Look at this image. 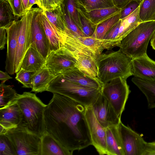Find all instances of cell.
<instances>
[{
  "instance_id": "obj_1",
  "label": "cell",
  "mask_w": 155,
  "mask_h": 155,
  "mask_svg": "<svg viewBox=\"0 0 155 155\" xmlns=\"http://www.w3.org/2000/svg\"><path fill=\"white\" fill-rule=\"evenodd\" d=\"M53 94L44 112L46 131L70 155L92 145L85 116L86 107L67 96Z\"/></svg>"
},
{
  "instance_id": "obj_2",
  "label": "cell",
  "mask_w": 155,
  "mask_h": 155,
  "mask_svg": "<svg viewBox=\"0 0 155 155\" xmlns=\"http://www.w3.org/2000/svg\"><path fill=\"white\" fill-rule=\"evenodd\" d=\"M15 101L21 115V122L18 127L41 137L46 131L44 112L47 105L35 94L30 92L18 94Z\"/></svg>"
},
{
  "instance_id": "obj_3",
  "label": "cell",
  "mask_w": 155,
  "mask_h": 155,
  "mask_svg": "<svg viewBox=\"0 0 155 155\" xmlns=\"http://www.w3.org/2000/svg\"><path fill=\"white\" fill-rule=\"evenodd\" d=\"M132 58L120 49L102 53L96 58L97 78L104 84L118 77L132 75Z\"/></svg>"
},
{
  "instance_id": "obj_4",
  "label": "cell",
  "mask_w": 155,
  "mask_h": 155,
  "mask_svg": "<svg viewBox=\"0 0 155 155\" xmlns=\"http://www.w3.org/2000/svg\"><path fill=\"white\" fill-rule=\"evenodd\" d=\"M155 32V21L142 22L122 39L120 49L132 59L142 56Z\"/></svg>"
},
{
  "instance_id": "obj_5",
  "label": "cell",
  "mask_w": 155,
  "mask_h": 155,
  "mask_svg": "<svg viewBox=\"0 0 155 155\" xmlns=\"http://www.w3.org/2000/svg\"><path fill=\"white\" fill-rule=\"evenodd\" d=\"M63 47L70 51H75L96 59L104 50H110L115 47L120 48L121 42L100 39L92 37H81L59 31Z\"/></svg>"
},
{
  "instance_id": "obj_6",
  "label": "cell",
  "mask_w": 155,
  "mask_h": 155,
  "mask_svg": "<svg viewBox=\"0 0 155 155\" xmlns=\"http://www.w3.org/2000/svg\"><path fill=\"white\" fill-rule=\"evenodd\" d=\"M101 90L73 83L60 74L56 76L51 81L46 91L67 96L87 107L91 105Z\"/></svg>"
},
{
  "instance_id": "obj_7",
  "label": "cell",
  "mask_w": 155,
  "mask_h": 155,
  "mask_svg": "<svg viewBox=\"0 0 155 155\" xmlns=\"http://www.w3.org/2000/svg\"><path fill=\"white\" fill-rule=\"evenodd\" d=\"M10 141L15 155H41V137L19 128L5 134Z\"/></svg>"
},
{
  "instance_id": "obj_8",
  "label": "cell",
  "mask_w": 155,
  "mask_h": 155,
  "mask_svg": "<svg viewBox=\"0 0 155 155\" xmlns=\"http://www.w3.org/2000/svg\"><path fill=\"white\" fill-rule=\"evenodd\" d=\"M126 80L117 77L104 84L101 90L120 119L130 92Z\"/></svg>"
},
{
  "instance_id": "obj_9",
  "label": "cell",
  "mask_w": 155,
  "mask_h": 155,
  "mask_svg": "<svg viewBox=\"0 0 155 155\" xmlns=\"http://www.w3.org/2000/svg\"><path fill=\"white\" fill-rule=\"evenodd\" d=\"M35 8L27 12L17 20L18 31L17 51L15 64V73L20 69V66L27 51L30 46L31 29Z\"/></svg>"
},
{
  "instance_id": "obj_10",
  "label": "cell",
  "mask_w": 155,
  "mask_h": 155,
  "mask_svg": "<svg viewBox=\"0 0 155 155\" xmlns=\"http://www.w3.org/2000/svg\"><path fill=\"white\" fill-rule=\"evenodd\" d=\"M45 64L49 71L56 76L76 67L77 62L71 51L63 47L50 51Z\"/></svg>"
},
{
  "instance_id": "obj_11",
  "label": "cell",
  "mask_w": 155,
  "mask_h": 155,
  "mask_svg": "<svg viewBox=\"0 0 155 155\" xmlns=\"http://www.w3.org/2000/svg\"><path fill=\"white\" fill-rule=\"evenodd\" d=\"M91 106L97 120L104 128L118 125L121 121L109 101L101 91Z\"/></svg>"
},
{
  "instance_id": "obj_12",
  "label": "cell",
  "mask_w": 155,
  "mask_h": 155,
  "mask_svg": "<svg viewBox=\"0 0 155 155\" xmlns=\"http://www.w3.org/2000/svg\"><path fill=\"white\" fill-rule=\"evenodd\" d=\"M85 116L92 145L94 146L100 155H107L105 128L97 120L91 106L86 107Z\"/></svg>"
},
{
  "instance_id": "obj_13",
  "label": "cell",
  "mask_w": 155,
  "mask_h": 155,
  "mask_svg": "<svg viewBox=\"0 0 155 155\" xmlns=\"http://www.w3.org/2000/svg\"><path fill=\"white\" fill-rule=\"evenodd\" d=\"M118 127L125 155H142L146 142L142 137L121 121Z\"/></svg>"
},
{
  "instance_id": "obj_14",
  "label": "cell",
  "mask_w": 155,
  "mask_h": 155,
  "mask_svg": "<svg viewBox=\"0 0 155 155\" xmlns=\"http://www.w3.org/2000/svg\"><path fill=\"white\" fill-rule=\"evenodd\" d=\"M41 8H35L31 29L30 46L37 50L46 59L49 52V44L39 15Z\"/></svg>"
},
{
  "instance_id": "obj_15",
  "label": "cell",
  "mask_w": 155,
  "mask_h": 155,
  "mask_svg": "<svg viewBox=\"0 0 155 155\" xmlns=\"http://www.w3.org/2000/svg\"><path fill=\"white\" fill-rule=\"evenodd\" d=\"M18 19L5 28L7 38V51L5 68L6 71L11 75L15 73V64L18 31Z\"/></svg>"
},
{
  "instance_id": "obj_16",
  "label": "cell",
  "mask_w": 155,
  "mask_h": 155,
  "mask_svg": "<svg viewBox=\"0 0 155 155\" xmlns=\"http://www.w3.org/2000/svg\"><path fill=\"white\" fill-rule=\"evenodd\" d=\"M21 119V111L15 101L0 108V135L5 134L8 130L18 127Z\"/></svg>"
},
{
  "instance_id": "obj_17",
  "label": "cell",
  "mask_w": 155,
  "mask_h": 155,
  "mask_svg": "<svg viewBox=\"0 0 155 155\" xmlns=\"http://www.w3.org/2000/svg\"><path fill=\"white\" fill-rule=\"evenodd\" d=\"M131 72L132 75L135 77L147 80H155V61L147 54L132 59Z\"/></svg>"
},
{
  "instance_id": "obj_18",
  "label": "cell",
  "mask_w": 155,
  "mask_h": 155,
  "mask_svg": "<svg viewBox=\"0 0 155 155\" xmlns=\"http://www.w3.org/2000/svg\"><path fill=\"white\" fill-rule=\"evenodd\" d=\"M76 60V67L87 76L98 81V71L96 59L82 52L70 51Z\"/></svg>"
},
{
  "instance_id": "obj_19",
  "label": "cell",
  "mask_w": 155,
  "mask_h": 155,
  "mask_svg": "<svg viewBox=\"0 0 155 155\" xmlns=\"http://www.w3.org/2000/svg\"><path fill=\"white\" fill-rule=\"evenodd\" d=\"M106 143L107 155H125L118 125L106 128Z\"/></svg>"
},
{
  "instance_id": "obj_20",
  "label": "cell",
  "mask_w": 155,
  "mask_h": 155,
  "mask_svg": "<svg viewBox=\"0 0 155 155\" xmlns=\"http://www.w3.org/2000/svg\"><path fill=\"white\" fill-rule=\"evenodd\" d=\"M66 79L73 83L97 89H101L104 84L86 75L76 67L62 74Z\"/></svg>"
},
{
  "instance_id": "obj_21",
  "label": "cell",
  "mask_w": 155,
  "mask_h": 155,
  "mask_svg": "<svg viewBox=\"0 0 155 155\" xmlns=\"http://www.w3.org/2000/svg\"><path fill=\"white\" fill-rule=\"evenodd\" d=\"M39 18L49 43V52L63 47L59 30L49 21L41 9L40 12Z\"/></svg>"
},
{
  "instance_id": "obj_22",
  "label": "cell",
  "mask_w": 155,
  "mask_h": 155,
  "mask_svg": "<svg viewBox=\"0 0 155 155\" xmlns=\"http://www.w3.org/2000/svg\"><path fill=\"white\" fill-rule=\"evenodd\" d=\"M41 139V155H70L69 152L46 131Z\"/></svg>"
},
{
  "instance_id": "obj_23",
  "label": "cell",
  "mask_w": 155,
  "mask_h": 155,
  "mask_svg": "<svg viewBox=\"0 0 155 155\" xmlns=\"http://www.w3.org/2000/svg\"><path fill=\"white\" fill-rule=\"evenodd\" d=\"M46 59L34 48L30 46L22 61L20 69L37 71L45 64Z\"/></svg>"
},
{
  "instance_id": "obj_24",
  "label": "cell",
  "mask_w": 155,
  "mask_h": 155,
  "mask_svg": "<svg viewBox=\"0 0 155 155\" xmlns=\"http://www.w3.org/2000/svg\"><path fill=\"white\" fill-rule=\"evenodd\" d=\"M77 9L92 23L97 25L107 19L120 13L121 11V9L114 6L87 12L78 4Z\"/></svg>"
},
{
  "instance_id": "obj_25",
  "label": "cell",
  "mask_w": 155,
  "mask_h": 155,
  "mask_svg": "<svg viewBox=\"0 0 155 155\" xmlns=\"http://www.w3.org/2000/svg\"><path fill=\"white\" fill-rule=\"evenodd\" d=\"M55 77L45 64L33 76L32 91L39 93L47 91L50 83Z\"/></svg>"
},
{
  "instance_id": "obj_26",
  "label": "cell",
  "mask_w": 155,
  "mask_h": 155,
  "mask_svg": "<svg viewBox=\"0 0 155 155\" xmlns=\"http://www.w3.org/2000/svg\"><path fill=\"white\" fill-rule=\"evenodd\" d=\"M131 81L145 96L148 107L155 108V80H144L134 77Z\"/></svg>"
},
{
  "instance_id": "obj_27",
  "label": "cell",
  "mask_w": 155,
  "mask_h": 155,
  "mask_svg": "<svg viewBox=\"0 0 155 155\" xmlns=\"http://www.w3.org/2000/svg\"><path fill=\"white\" fill-rule=\"evenodd\" d=\"M139 10L140 6L129 15L121 19L117 41L121 42L127 35L142 22L139 16Z\"/></svg>"
},
{
  "instance_id": "obj_28",
  "label": "cell",
  "mask_w": 155,
  "mask_h": 155,
  "mask_svg": "<svg viewBox=\"0 0 155 155\" xmlns=\"http://www.w3.org/2000/svg\"><path fill=\"white\" fill-rule=\"evenodd\" d=\"M8 0H0V28L8 27L18 19Z\"/></svg>"
},
{
  "instance_id": "obj_29",
  "label": "cell",
  "mask_w": 155,
  "mask_h": 155,
  "mask_svg": "<svg viewBox=\"0 0 155 155\" xmlns=\"http://www.w3.org/2000/svg\"><path fill=\"white\" fill-rule=\"evenodd\" d=\"M43 11L49 21L57 29L64 32L67 31L61 5L54 9Z\"/></svg>"
},
{
  "instance_id": "obj_30",
  "label": "cell",
  "mask_w": 155,
  "mask_h": 155,
  "mask_svg": "<svg viewBox=\"0 0 155 155\" xmlns=\"http://www.w3.org/2000/svg\"><path fill=\"white\" fill-rule=\"evenodd\" d=\"M120 13L111 17L97 25L94 34L91 37L103 39L107 32L120 20Z\"/></svg>"
},
{
  "instance_id": "obj_31",
  "label": "cell",
  "mask_w": 155,
  "mask_h": 155,
  "mask_svg": "<svg viewBox=\"0 0 155 155\" xmlns=\"http://www.w3.org/2000/svg\"><path fill=\"white\" fill-rule=\"evenodd\" d=\"M2 82L0 84V108L6 107L16 101L18 94L10 85Z\"/></svg>"
},
{
  "instance_id": "obj_32",
  "label": "cell",
  "mask_w": 155,
  "mask_h": 155,
  "mask_svg": "<svg viewBox=\"0 0 155 155\" xmlns=\"http://www.w3.org/2000/svg\"><path fill=\"white\" fill-rule=\"evenodd\" d=\"M76 0L78 4L87 12L114 6L112 0Z\"/></svg>"
},
{
  "instance_id": "obj_33",
  "label": "cell",
  "mask_w": 155,
  "mask_h": 155,
  "mask_svg": "<svg viewBox=\"0 0 155 155\" xmlns=\"http://www.w3.org/2000/svg\"><path fill=\"white\" fill-rule=\"evenodd\" d=\"M139 16L142 22L155 21V0H143L140 6Z\"/></svg>"
},
{
  "instance_id": "obj_34",
  "label": "cell",
  "mask_w": 155,
  "mask_h": 155,
  "mask_svg": "<svg viewBox=\"0 0 155 155\" xmlns=\"http://www.w3.org/2000/svg\"><path fill=\"white\" fill-rule=\"evenodd\" d=\"M61 5L67 28L65 32L74 36L85 37L80 28L69 15L64 4L62 3Z\"/></svg>"
},
{
  "instance_id": "obj_35",
  "label": "cell",
  "mask_w": 155,
  "mask_h": 155,
  "mask_svg": "<svg viewBox=\"0 0 155 155\" xmlns=\"http://www.w3.org/2000/svg\"><path fill=\"white\" fill-rule=\"evenodd\" d=\"M78 10L81 30L85 37H92L95 32L97 25L92 23L79 10Z\"/></svg>"
},
{
  "instance_id": "obj_36",
  "label": "cell",
  "mask_w": 155,
  "mask_h": 155,
  "mask_svg": "<svg viewBox=\"0 0 155 155\" xmlns=\"http://www.w3.org/2000/svg\"><path fill=\"white\" fill-rule=\"evenodd\" d=\"M37 71H27L21 68L16 73L15 79L22 84L23 87L32 88L33 78Z\"/></svg>"
},
{
  "instance_id": "obj_37",
  "label": "cell",
  "mask_w": 155,
  "mask_h": 155,
  "mask_svg": "<svg viewBox=\"0 0 155 155\" xmlns=\"http://www.w3.org/2000/svg\"><path fill=\"white\" fill-rule=\"evenodd\" d=\"M63 3L65 5L70 16L80 28L78 12L77 9L78 4L76 0H64Z\"/></svg>"
},
{
  "instance_id": "obj_38",
  "label": "cell",
  "mask_w": 155,
  "mask_h": 155,
  "mask_svg": "<svg viewBox=\"0 0 155 155\" xmlns=\"http://www.w3.org/2000/svg\"><path fill=\"white\" fill-rule=\"evenodd\" d=\"M0 155H15L12 144L5 134L0 135Z\"/></svg>"
},
{
  "instance_id": "obj_39",
  "label": "cell",
  "mask_w": 155,
  "mask_h": 155,
  "mask_svg": "<svg viewBox=\"0 0 155 155\" xmlns=\"http://www.w3.org/2000/svg\"><path fill=\"white\" fill-rule=\"evenodd\" d=\"M141 2L137 0H131L121 9L120 19H123L132 13L139 6Z\"/></svg>"
},
{
  "instance_id": "obj_40",
  "label": "cell",
  "mask_w": 155,
  "mask_h": 155,
  "mask_svg": "<svg viewBox=\"0 0 155 155\" xmlns=\"http://www.w3.org/2000/svg\"><path fill=\"white\" fill-rule=\"evenodd\" d=\"M8 0L16 16L21 17L26 13L22 0Z\"/></svg>"
},
{
  "instance_id": "obj_41",
  "label": "cell",
  "mask_w": 155,
  "mask_h": 155,
  "mask_svg": "<svg viewBox=\"0 0 155 155\" xmlns=\"http://www.w3.org/2000/svg\"><path fill=\"white\" fill-rule=\"evenodd\" d=\"M121 21V19H120L107 32L103 39L117 41V39L118 35Z\"/></svg>"
},
{
  "instance_id": "obj_42",
  "label": "cell",
  "mask_w": 155,
  "mask_h": 155,
  "mask_svg": "<svg viewBox=\"0 0 155 155\" xmlns=\"http://www.w3.org/2000/svg\"><path fill=\"white\" fill-rule=\"evenodd\" d=\"M142 155H155V141L146 142Z\"/></svg>"
},
{
  "instance_id": "obj_43",
  "label": "cell",
  "mask_w": 155,
  "mask_h": 155,
  "mask_svg": "<svg viewBox=\"0 0 155 155\" xmlns=\"http://www.w3.org/2000/svg\"><path fill=\"white\" fill-rule=\"evenodd\" d=\"M6 31L5 28H0V49L2 50L5 48L7 44V38Z\"/></svg>"
},
{
  "instance_id": "obj_44",
  "label": "cell",
  "mask_w": 155,
  "mask_h": 155,
  "mask_svg": "<svg viewBox=\"0 0 155 155\" xmlns=\"http://www.w3.org/2000/svg\"><path fill=\"white\" fill-rule=\"evenodd\" d=\"M43 5V10H51L56 8L57 5L54 0H41Z\"/></svg>"
},
{
  "instance_id": "obj_45",
  "label": "cell",
  "mask_w": 155,
  "mask_h": 155,
  "mask_svg": "<svg viewBox=\"0 0 155 155\" xmlns=\"http://www.w3.org/2000/svg\"><path fill=\"white\" fill-rule=\"evenodd\" d=\"M35 4H36L39 8L43 10V7L41 0H28V11L30 10Z\"/></svg>"
},
{
  "instance_id": "obj_46",
  "label": "cell",
  "mask_w": 155,
  "mask_h": 155,
  "mask_svg": "<svg viewBox=\"0 0 155 155\" xmlns=\"http://www.w3.org/2000/svg\"><path fill=\"white\" fill-rule=\"evenodd\" d=\"M131 0H112L114 6L121 9Z\"/></svg>"
},
{
  "instance_id": "obj_47",
  "label": "cell",
  "mask_w": 155,
  "mask_h": 155,
  "mask_svg": "<svg viewBox=\"0 0 155 155\" xmlns=\"http://www.w3.org/2000/svg\"><path fill=\"white\" fill-rule=\"evenodd\" d=\"M12 78L7 72H4L1 71H0V80L2 81V82L5 83L7 80Z\"/></svg>"
},
{
  "instance_id": "obj_48",
  "label": "cell",
  "mask_w": 155,
  "mask_h": 155,
  "mask_svg": "<svg viewBox=\"0 0 155 155\" xmlns=\"http://www.w3.org/2000/svg\"><path fill=\"white\" fill-rule=\"evenodd\" d=\"M150 44L152 48L155 50V32L151 39Z\"/></svg>"
},
{
  "instance_id": "obj_49",
  "label": "cell",
  "mask_w": 155,
  "mask_h": 155,
  "mask_svg": "<svg viewBox=\"0 0 155 155\" xmlns=\"http://www.w3.org/2000/svg\"><path fill=\"white\" fill-rule=\"evenodd\" d=\"M25 12H28V0H22Z\"/></svg>"
},
{
  "instance_id": "obj_50",
  "label": "cell",
  "mask_w": 155,
  "mask_h": 155,
  "mask_svg": "<svg viewBox=\"0 0 155 155\" xmlns=\"http://www.w3.org/2000/svg\"><path fill=\"white\" fill-rule=\"evenodd\" d=\"M64 0H54V1L57 6L61 5L63 3Z\"/></svg>"
},
{
  "instance_id": "obj_51",
  "label": "cell",
  "mask_w": 155,
  "mask_h": 155,
  "mask_svg": "<svg viewBox=\"0 0 155 155\" xmlns=\"http://www.w3.org/2000/svg\"><path fill=\"white\" fill-rule=\"evenodd\" d=\"M137 0L139 1L142 2L143 0Z\"/></svg>"
}]
</instances>
